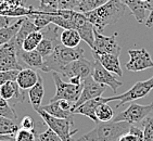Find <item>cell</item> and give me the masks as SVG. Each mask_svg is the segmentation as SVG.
I'll list each match as a JSON object with an SVG mask.
<instances>
[{
  "mask_svg": "<svg viewBox=\"0 0 153 141\" xmlns=\"http://www.w3.org/2000/svg\"><path fill=\"white\" fill-rule=\"evenodd\" d=\"M125 8L126 6L122 0H109L96 10L84 14L96 30L102 33L104 27L117 23L125 13Z\"/></svg>",
  "mask_w": 153,
  "mask_h": 141,
  "instance_id": "1",
  "label": "cell"
},
{
  "mask_svg": "<svg viewBox=\"0 0 153 141\" xmlns=\"http://www.w3.org/2000/svg\"><path fill=\"white\" fill-rule=\"evenodd\" d=\"M84 58V49L82 47L68 48L59 44L54 48L50 56L44 59V64L41 70L42 72H56L61 73L62 70L71 62Z\"/></svg>",
  "mask_w": 153,
  "mask_h": 141,
  "instance_id": "2",
  "label": "cell"
},
{
  "mask_svg": "<svg viewBox=\"0 0 153 141\" xmlns=\"http://www.w3.org/2000/svg\"><path fill=\"white\" fill-rule=\"evenodd\" d=\"M130 126L131 124L127 122H100L77 141H118L121 136L129 130Z\"/></svg>",
  "mask_w": 153,
  "mask_h": 141,
  "instance_id": "3",
  "label": "cell"
},
{
  "mask_svg": "<svg viewBox=\"0 0 153 141\" xmlns=\"http://www.w3.org/2000/svg\"><path fill=\"white\" fill-rule=\"evenodd\" d=\"M36 112L40 115L44 123L56 132L62 139V141H75L73 136L78 132V129H72V127L74 126L73 118L53 117L41 109H38Z\"/></svg>",
  "mask_w": 153,
  "mask_h": 141,
  "instance_id": "4",
  "label": "cell"
},
{
  "mask_svg": "<svg viewBox=\"0 0 153 141\" xmlns=\"http://www.w3.org/2000/svg\"><path fill=\"white\" fill-rule=\"evenodd\" d=\"M151 90H153V76L149 79L143 80V82H136L129 90H127L126 92H124L120 96L115 94L114 97L104 98V101H105V103L111 102V101H120V103L116 104V109H118L126 103L133 102V101L144 98L146 96L150 94Z\"/></svg>",
  "mask_w": 153,
  "mask_h": 141,
  "instance_id": "5",
  "label": "cell"
},
{
  "mask_svg": "<svg viewBox=\"0 0 153 141\" xmlns=\"http://www.w3.org/2000/svg\"><path fill=\"white\" fill-rule=\"evenodd\" d=\"M53 80H54V85H56V94L53 96V98L50 100V102H54L56 100H68L70 102L74 103L78 100V98L80 96L82 89V85H73L71 82H65L61 79L59 73L53 72Z\"/></svg>",
  "mask_w": 153,
  "mask_h": 141,
  "instance_id": "6",
  "label": "cell"
},
{
  "mask_svg": "<svg viewBox=\"0 0 153 141\" xmlns=\"http://www.w3.org/2000/svg\"><path fill=\"white\" fill-rule=\"evenodd\" d=\"M153 111V103H150L148 105H141L138 103L131 102L129 108L125 111L114 115L112 121L114 122H127V123L136 125L137 123L142 122L148 115Z\"/></svg>",
  "mask_w": 153,
  "mask_h": 141,
  "instance_id": "7",
  "label": "cell"
},
{
  "mask_svg": "<svg viewBox=\"0 0 153 141\" xmlns=\"http://www.w3.org/2000/svg\"><path fill=\"white\" fill-rule=\"evenodd\" d=\"M117 35V33H114L112 36H104L101 34V32L94 28V48L91 50V53L92 54L110 53L120 56L121 47L116 41Z\"/></svg>",
  "mask_w": 153,
  "mask_h": 141,
  "instance_id": "8",
  "label": "cell"
},
{
  "mask_svg": "<svg viewBox=\"0 0 153 141\" xmlns=\"http://www.w3.org/2000/svg\"><path fill=\"white\" fill-rule=\"evenodd\" d=\"M130 60L125 64L127 70L130 72H140L153 68V61L151 59L150 53L147 49H129L128 50Z\"/></svg>",
  "mask_w": 153,
  "mask_h": 141,
  "instance_id": "9",
  "label": "cell"
},
{
  "mask_svg": "<svg viewBox=\"0 0 153 141\" xmlns=\"http://www.w3.org/2000/svg\"><path fill=\"white\" fill-rule=\"evenodd\" d=\"M18 50L13 38L0 47V72L11 70H22L18 61Z\"/></svg>",
  "mask_w": 153,
  "mask_h": 141,
  "instance_id": "10",
  "label": "cell"
},
{
  "mask_svg": "<svg viewBox=\"0 0 153 141\" xmlns=\"http://www.w3.org/2000/svg\"><path fill=\"white\" fill-rule=\"evenodd\" d=\"M106 86L105 85H101L99 82H97L96 80L92 78V76H88L87 78L82 80V92H80V96L78 98V100L73 104V108H72V111H73L75 108L79 106L80 104L85 103L86 101L91 100L94 98L101 97L102 94L105 90Z\"/></svg>",
  "mask_w": 153,
  "mask_h": 141,
  "instance_id": "11",
  "label": "cell"
},
{
  "mask_svg": "<svg viewBox=\"0 0 153 141\" xmlns=\"http://www.w3.org/2000/svg\"><path fill=\"white\" fill-rule=\"evenodd\" d=\"M91 76L94 80L101 85H105L112 89L113 94H116V91L120 87L123 86V82H118L116 77L113 76V73L108 70L105 68H103L101 63L98 60L92 62V73Z\"/></svg>",
  "mask_w": 153,
  "mask_h": 141,
  "instance_id": "12",
  "label": "cell"
},
{
  "mask_svg": "<svg viewBox=\"0 0 153 141\" xmlns=\"http://www.w3.org/2000/svg\"><path fill=\"white\" fill-rule=\"evenodd\" d=\"M91 73H92V62L86 60L85 58H80V59L75 60V61L68 63L62 70L60 75L66 77L68 79L71 77L78 76L84 80L85 78L90 76Z\"/></svg>",
  "mask_w": 153,
  "mask_h": 141,
  "instance_id": "13",
  "label": "cell"
},
{
  "mask_svg": "<svg viewBox=\"0 0 153 141\" xmlns=\"http://www.w3.org/2000/svg\"><path fill=\"white\" fill-rule=\"evenodd\" d=\"M0 97L3 98L7 101H14V104L22 103L25 100L23 89L20 88L16 80L14 82H8L0 86Z\"/></svg>",
  "mask_w": 153,
  "mask_h": 141,
  "instance_id": "14",
  "label": "cell"
},
{
  "mask_svg": "<svg viewBox=\"0 0 153 141\" xmlns=\"http://www.w3.org/2000/svg\"><path fill=\"white\" fill-rule=\"evenodd\" d=\"M101 103H105L104 98L103 97L94 98V99L86 101L85 103H82L79 106L75 108V109L72 111V113H73V114L85 115V116L90 118L91 121H94L96 124H98L99 121H98L97 116H96V110H97V108L100 105Z\"/></svg>",
  "mask_w": 153,
  "mask_h": 141,
  "instance_id": "15",
  "label": "cell"
},
{
  "mask_svg": "<svg viewBox=\"0 0 153 141\" xmlns=\"http://www.w3.org/2000/svg\"><path fill=\"white\" fill-rule=\"evenodd\" d=\"M122 2L129 8L130 12L133 13V15L136 18L137 22L142 23L146 20V12L151 11L153 4L152 3L144 2L142 0H122Z\"/></svg>",
  "mask_w": 153,
  "mask_h": 141,
  "instance_id": "16",
  "label": "cell"
},
{
  "mask_svg": "<svg viewBox=\"0 0 153 141\" xmlns=\"http://www.w3.org/2000/svg\"><path fill=\"white\" fill-rule=\"evenodd\" d=\"M94 60L100 62L103 68H105L111 73L116 74L117 76H123V70L121 68V63L118 56L110 54V53H103V54H92Z\"/></svg>",
  "mask_w": 153,
  "mask_h": 141,
  "instance_id": "17",
  "label": "cell"
},
{
  "mask_svg": "<svg viewBox=\"0 0 153 141\" xmlns=\"http://www.w3.org/2000/svg\"><path fill=\"white\" fill-rule=\"evenodd\" d=\"M39 74L36 72L34 68H22L19 72L18 77H16V82L20 86L21 89L27 90L30 89L38 80Z\"/></svg>",
  "mask_w": 153,
  "mask_h": 141,
  "instance_id": "18",
  "label": "cell"
},
{
  "mask_svg": "<svg viewBox=\"0 0 153 141\" xmlns=\"http://www.w3.org/2000/svg\"><path fill=\"white\" fill-rule=\"evenodd\" d=\"M18 58L21 59L25 64L34 70H41L44 64V58L37 50L33 51H24L21 50L18 53Z\"/></svg>",
  "mask_w": 153,
  "mask_h": 141,
  "instance_id": "19",
  "label": "cell"
},
{
  "mask_svg": "<svg viewBox=\"0 0 153 141\" xmlns=\"http://www.w3.org/2000/svg\"><path fill=\"white\" fill-rule=\"evenodd\" d=\"M35 30H38L35 26V24L33 23V21L28 18H24V21L23 23H22V25H21L20 30L16 33V35L13 37V40H14L18 53L22 50V44H23L24 39L26 38L28 34H30L32 32H35Z\"/></svg>",
  "mask_w": 153,
  "mask_h": 141,
  "instance_id": "20",
  "label": "cell"
},
{
  "mask_svg": "<svg viewBox=\"0 0 153 141\" xmlns=\"http://www.w3.org/2000/svg\"><path fill=\"white\" fill-rule=\"evenodd\" d=\"M45 94V88H44V80L39 75L38 80L32 88L28 89V97H30V102L32 104L33 109L37 111L41 106L42 98Z\"/></svg>",
  "mask_w": 153,
  "mask_h": 141,
  "instance_id": "21",
  "label": "cell"
},
{
  "mask_svg": "<svg viewBox=\"0 0 153 141\" xmlns=\"http://www.w3.org/2000/svg\"><path fill=\"white\" fill-rule=\"evenodd\" d=\"M60 41L65 47L68 48H76L79 46L82 37L79 33L76 30L68 28V30H63L60 34Z\"/></svg>",
  "mask_w": 153,
  "mask_h": 141,
  "instance_id": "22",
  "label": "cell"
},
{
  "mask_svg": "<svg viewBox=\"0 0 153 141\" xmlns=\"http://www.w3.org/2000/svg\"><path fill=\"white\" fill-rule=\"evenodd\" d=\"M24 18H19V20L16 22H14L13 24L9 25V26L3 27V28L0 30V47L3 46L4 44H7V42H9L16 35V33L20 30Z\"/></svg>",
  "mask_w": 153,
  "mask_h": 141,
  "instance_id": "23",
  "label": "cell"
},
{
  "mask_svg": "<svg viewBox=\"0 0 153 141\" xmlns=\"http://www.w3.org/2000/svg\"><path fill=\"white\" fill-rule=\"evenodd\" d=\"M39 109L44 110L45 112H47L48 114L53 116V117H58V118H73V113L70 111H65L60 106L59 102L58 101H54V102H50L47 105L40 106Z\"/></svg>",
  "mask_w": 153,
  "mask_h": 141,
  "instance_id": "24",
  "label": "cell"
},
{
  "mask_svg": "<svg viewBox=\"0 0 153 141\" xmlns=\"http://www.w3.org/2000/svg\"><path fill=\"white\" fill-rule=\"evenodd\" d=\"M42 33L41 30H35L27 35L22 44V50L24 51H33L36 50L40 41L42 40Z\"/></svg>",
  "mask_w": 153,
  "mask_h": 141,
  "instance_id": "25",
  "label": "cell"
},
{
  "mask_svg": "<svg viewBox=\"0 0 153 141\" xmlns=\"http://www.w3.org/2000/svg\"><path fill=\"white\" fill-rule=\"evenodd\" d=\"M19 129L20 127L15 123V121L4 116H0V135L15 136Z\"/></svg>",
  "mask_w": 153,
  "mask_h": 141,
  "instance_id": "26",
  "label": "cell"
},
{
  "mask_svg": "<svg viewBox=\"0 0 153 141\" xmlns=\"http://www.w3.org/2000/svg\"><path fill=\"white\" fill-rule=\"evenodd\" d=\"M96 116H97L99 123L100 122H110L114 117V111L108 103H101L96 110Z\"/></svg>",
  "mask_w": 153,
  "mask_h": 141,
  "instance_id": "27",
  "label": "cell"
},
{
  "mask_svg": "<svg viewBox=\"0 0 153 141\" xmlns=\"http://www.w3.org/2000/svg\"><path fill=\"white\" fill-rule=\"evenodd\" d=\"M118 141H143V129L131 125L129 130L120 137Z\"/></svg>",
  "mask_w": 153,
  "mask_h": 141,
  "instance_id": "28",
  "label": "cell"
},
{
  "mask_svg": "<svg viewBox=\"0 0 153 141\" xmlns=\"http://www.w3.org/2000/svg\"><path fill=\"white\" fill-rule=\"evenodd\" d=\"M106 1H109V0H82V2L78 6L77 10L82 13H87V12H90L101 7Z\"/></svg>",
  "mask_w": 153,
  "mask_h": 141,
  "instance_id": "29",
  "label": "cell"
},
{
  "mask_svg": "<svg viewBox=\"0 0 153 141\" xmlns=\"http://www.w3.org/2000/svg\"><path fill=\"white\" fill-rule=\"evenodd\" d=\"M15 141H38V135L36 130H28L20 128L14 136Z\"/></svg>",
  "mask_w": 153,
  "mask_h": 141,
  "instance_id": "30",
  "label": "cell"
},
{
  "mask_svg": "<svg viewBox=\"0 0 153 141\" xmlns=\"http://www.w3.org/2000/svg\"><path fill=\"white\" fill-rule=\"evenodd\" d=\"M0 116H4V117L11 118L13 121H16V119H18V115H16L15 111L13 110V108L10 105L8 101L4 100V99L1 97H0Z\"/></svg>",
  "mask_w": 153,
  "mask_h": 141,
  "instance_id": "31",
  "label": "cell"
},
{
  "mask_svg": "<svg viewBox=\"0 0 153 141\" xmlns=\"http://www.w3.org/2000/svg\"><path fill=\"white\" fill-rule=\"evenodd\" d=\"M143 141H153V117H146L142 122Z\"/></svg>",
  "mask_w": 153,
  "mask_h": 141,
  "instance_id": "32",
  "label": "cell"
},
{
  "mask_svg": "<svg viewBox=\"0 0 153 141\" xmlns=\"http://www.w3.org/2000/svg\"><path fill=\"white\" fill-rule=\"evenodd\" d=\"M39 9L40 11L46 13H51L58 10V0H38Z\"/></svg>",
  "mask_w": 153,
  "mask_h": 141,
  "instance_id": "33",
  "label": "cell"
},
{
  "mask_svg": "<svg viewBox=\"0 0 153 141\" xmlns=\"http://www.w3.org/2000/svg\"><path fill=\"white\" fill-rule=\"evenodd\" d=\"M19 72L20 70H2V72H0V86L8 82H14V80H16Z\"/></svg>",
  "mask_w": 153,
  "mask_h": 141,
  "instance_id": "34",
  "label": "cell"
},
{
  "mask_svg": "<svg viewBox=\"0 0 153 141\" xmlns=\"http://www.w3.org/2000/svg\"><path fill=\"white\" fill-rule=\"evenodd\" d=\"M82 0H58V9L75 10L78 8Z\"/></svg>",
  "mask_w": 153,
  "mask_h": 141,
  "instance_id": "35",
  "label": "cell"
},
{
  "mask_svg": "<svg viewBox=\"0 0 153 141\" xmlns=\"http://www.w3.org/2000/svg\"><path fill=\"white\" fill-rule=\"evenodd\" d=\"M38 141H62V139L51 128L48 127V129L38 135Z\"/></svg>",
  "mask_w": 153,
  "mask_h": 141,
  "instance_id": "36",
  "label": "cell"
},
{
  "mask_svg": "<svg viewBox=\"0 0 153 141\" xmlns=\"http://www.w3.org/2000/svg\"><path fill=\"white\" fill-rule=\"evenodd\" d=\"M25 6H26V0H3V2L0 4V13L10 8Z\"/></svg>",
  "mask_w": 153,
  "mask_h": 141,
  "instance_id": "37",
  "label": "cell"
},
{
  "mask_svg": "<svg viewBox=\"0 0 153 141\" xmlns=\"http://www.w3.org/2000/svg\"><path fill=\"white\" fill-rule=\"evenodd\" d=\"M21 128H24V129H28V130H34L35 129V122L30 116L26 115L24 116L22 119H21Z\"/></svg>",
  "mask_w": 153,
  "mask_h": 141,
  "instance_id": "38",
  "label": "cell"
},
{
  "mask_svg": "<svg viewBox=\"0 0 153 141\" xmlns=\"http://www.w3.org/2000/svg\"><path fill=\"white\" fill-rule=\"evenodd\" d=\"M11 21H12V18H10V16L0 14V30L3 28V27H7V26H9V25H11Z\"/></svg>",
  "mask_w": 153,
  "mask_h": 141,
  "instance_id": "39",
  "label": "cell"
},
{
  "mask_svg": "<svg viewBox=\"0 0 153 141\" xmlns=\"http://www.w3.org/2000/svg\"><path fill=\"white\" fill-rule=\"evenodd\" d=\"M56 101L59 102L60 106H61L63 110L72 112V108H73V103H72V102H70V101H68V100H64V99H61V100H56Z\"/></svg>",
  "mask_w": 153,
  "mask_h": 141,
  "instance_id": "40",
  "label": "cell"
},
{
  "mask_svg": "<svg viewBox=\"0 0 153 141\" xmlns=\"http://www.w3.org/2000/svg\"><path fill=\"white\" fill-rule=\"evenodd\" d=\"M146 25L148 27H153V7L150 11V14L147 18V20H146Z\"/></svg>",
  "mask_w": 153,
  "mask_h": 141,
  "instance_id": "41",
  "label": "cell"
},
{
  "mask_svg": "<svg viewBox=\"0 0 153 141\" xmlns=\"http://www.w3.org/2000/svg\"><path fill=\"white\" fill-rule=\"evenodd\" d=\"M70 82L73 84V85H82V79L78 76H74L70 78Z\"/></svg>",
  "mask_w": 153,
  "mask_h": 141,
  "instance_id": "42",
  "label": "cell"
},
{
  "mask_svg": "<svg viewBox=\"0 0 153 141\" xmlns=\"http://www.w3.org/2000/svg\"><path fill=\"white\" fill-rule=\"evenodd\" d=\"M142 1H144V2H148V3H152V4H153V0H142Z\"/></svg>",
  "mask_w": 153,
  "mask_h": 141,
  "instance_id": "43",
  "label": "cell"
},
{
  "mask_svg": "<svg viewBox=\"0 0 153 141\" xmlns=\"http://www.w3.org/2000/svg\"><path fill=\"white\" fill-rule=\"evenodd\" d=\"M3 136H4V135H0V140H1V139L3 138Z\"/></svg>",
  "mask_w": 153,
  "mask_h": 141,
  "instance_id": "44",
  "label": "cell"
}]
</instances>
